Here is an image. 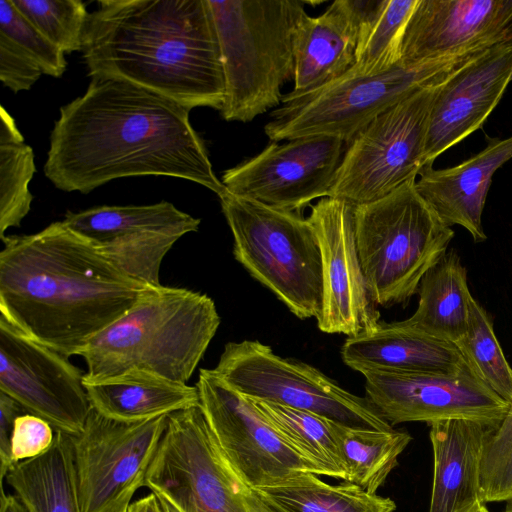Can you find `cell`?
Masks as SVG:
<instances>
[{
	"instance_id": "cell-10",
	"label": "cell",
	"mask_w": 512,
	"mask_h": 512,
	"mask_svg": "<svg viewBox=\"0 0 512 512\" xmlns=\"http://www.w3.org/2000/svg\"><path fill=\"white\" fill-rule=\"evenodd\" d=\"M214 371L250 399L312 412L348 427L393 428L366 397L343 389L311 365L276 355L257 340L227 343Z\"/></svg>"
},
{
	"instance_id": "cell-11",
	"label": "cell",
	"mask_w": 512,
	"mask_h": 512,
	"mask_svg": "<svg viewBox=\"0 0 512 512\" xmlns=\"http://www.w3.org/2000/svg\"><path fill=\"white\" fill-rule=\"evenodd\" d=\"M168 415L127 423L92 409L72 437L81 512H110L144 486Z\"/></svg>"
},
{
	"instance_id": "cell-38",
	"label": "cell",
	"mask_w": 512,
	"mask_h": 512,
	"mask_svg": "<svg viewBox=\"0 0 512 512\" xmlns=\"http://www.w3.org/2000/svg\"><path fill=\"white\" fill-rule=\"evenodd\" d=\"M28 413L16 400L0 391V479L16 465L12 457V434L16 419Z\"/></svg>"
},
{
	"instance_id": "cell-29",
	"label": "cell",
	"mask_w": 512,
	"mask_h": 512,
	"mask_svg": "<svg viewBox=\"0 0 512 512\" xmlns=\"http://www.w3.org/2000/svg\"><path fill=\"white\" fill-rule=\"evenodd\" d=\"M336 435L347 470L345 482L376 493L398 458L412 440L405 430H371L335 424Z\"/></svg>"
},
{
	"instance_id": "cell-41",
	"label": "cell",
	"mask_w": 512,
	"mask_h": 512,
	"mask_svg": "<svg viewBox=\"0 0 512 512\" xmlns=\"http://www.w3.org/2000/svg\"><path fill=\"white\" fill-rule=\"evenodd\" d=\"M157 495V494H156ZM162 506L163 512H180L173 504L162 496L157 495Z\"/></svg>"
},
{
	"instance_id": "cell-6",
	"label": "cell",
	"mask_w": 512,
	"mask_h": 512,
	"mask_svg": "<svg viewBox=\"0 0 512 512\" xmlns=\"http://www.w3.org/2000/svg\"><path fill=\"white\" fill-rule=\"evenodd\" d=\"M415 182L354 205L362 269L375 303L384 307L408 304L455 235L419 195Z\"/></svg>"
},
{
	"instance_id": "cell-25",
	"label": "cell",
	"mask_w": 512,
	"mask_h": 512,
	"mask_svg": "<svg viewBox=\"0 0 512 512\" xmlns=\"http://www.w3.org/2000/svg\"><path fill=\"white\" fill-rule=\"evenodd\" d=\"M417 293V309L399 321L403 326L451 343L465 335L472 294L467 270L454 249L426 272Z\"/></svg>"
},
{
	"instance_id": "cell-31",
	"label": "cell",
	"mask_w": 512,
	"mask_h": 512,
	"mask_svg": "<svg viewBox=\"0 0 512 512\" xmlns=\"http://www.w3.org/2000/svg\"><path fill=\"white\" fill-rule=\"evenodd\" d=\"M33 149L25 143L14 118L0 108V239L19 227L29 213L33 196L29 183L35 173Z\"/></svg>"
},
{
	"instance_id": "cell-24",
	"label": "cell",
	"mask_w": 512,
	"mask_h": 512,
	"mask_svg": "<svg viewBox=\"0 0 512 512\" xmlns=\"http://www.w3.org/2000/svg\"><path fill=\"white\" fill-rule=\"evenodd\" d=\"M92 408L113 420L135 423L200 405L195 386L130 370L104 379L83 378Z\"/></svg>"
},
{
	"instance_id": "cell-27",
	"label": "cell",
	"mask_w": 512,
	"mask_h": 512,
	"mask_svg": "<svg viewBox=\"0 0 512 512\" xmlns=\"http://www.w3.org/2000/svg\"><path fill=\"white\" fill-rule=\"evenodd\" d=\"M250 400L283 441L311 466L315 475L346 481L347 470L336 435V422L312 412Z\"/></svg>"
},
{
	"instance_id": "cell-35",
	"label": "cell",
	"mask_w": 512,
	"mask_h": 512,
	"mask_svg": "<svg viewBox=\"0 0 512 512\" xmlns=\"http://www.w3.org/2000/svg\"><path fill=\"white\" fill-rule=\"evenodd\" d=\"M0 34L31 57L43 74L60 77L65 72V53L42 35L16 9L12 0H0Z\"/></svg>"
},
{
	"instance_id": "cell-15",
	"label": "cell",
	"mask_w": 512,
	"mask_h": 512,
	"mask_svg": "<svg viewBox=\"0 0 512 512\" xmlns=\"http://www.w3.org/2000/svg\"><path fill=\"white\" fill-rule=\"evenodd\" d=\"M346 145L325 135L271 142L258 155L224 171L221 182L231 194L302 214L312 200L328 196Z\"/></svg>"
},
{
	"instance_id": "cell-44",
	"label": "cell",
	"mask_w": 512,
	"mask_h": 512,
	"mask_svg": "<svg viewBox=\"0 0 512 512\" xmlns=\"http://www.w3.org/2000/svg\"><path fill=\"white\" fill-rule=\"evenodd\" d=\"M506 505L503 512H512V498L505 501Z\"/></svg>"
},
{
	"instance_id": "cell-34",
	"label": "cell",
	"mask_w": 512,
	"mask_h": 512,
	"mask_svg": "<svg viewBox=\"0 0 512 512\" xmlns=\"http://www.w3.org/2000/svg\"><path fill=\"white\" fill-rule=\"evenodd\" d=\"M480 481L485 503L512 498V401L484 445Z\"/></svg>"
},
{
	"instance_id": "cell-39",
	"label": "cell",
	"mask_w": 512,
	"mask_h": 512,
	"mask_svg": "<svg viewBox=\"0 0 512 512\" xmlns=\"http://www.w3.org/2000/svg\"><path fill=\"white\" fill-rule=\"evenodd\" d=\"M128 512H163L158 496L151 492L135 502L130 503Z\"/></svg>"
},
{
	"instance_id": "cell-33",
	"label": "cell",
	"mask_w": 512,
	"mask_h": 512,
	"mask_svg": "<svg viewBox=\"0 0 512 512\" xmlns=\"http://www.w3.org/2000/svg\"><path fill=\"white\" fill-rule=\"evenodd\" d=\"M16 9L65 54L82 51L89 13L80 0H12Z\"/></svg>"
},
{
	"instance_id": "cell-4",
	"label": "cell",
	"mask_w": 512,
	"mask_h": 512,
	"mask_svg": "<svg viewBox=\"0 0 512 512\" xmlns=\"http://www.w3.org/2000/svg\"><path fill=\"white\" fill-rule=\"evenodd\" d=\"M219 325L208 295L164 285L149 288L81 352L84 377L98 380L142 370L187 384Z\"/></svg>"
},
{
	"instance_id": "cell-21",
	"label": "cell",
	"mask_w": 512,
	"mask_h": 512,
	"mask_svg": "<svg viewBox=\"0 0 512 512\" xmlns=\"http://www.w3.org/2000/svg\"><path fill=\"white\" fill-rule=\"evenodd\" d=\"M367 0H336L321 15L303 13L294 34V92L341 77L356 61Z\"/></svg>"
},
{
	"instance_id": "cell-20",
	"label": "cell",
	"mask_w": 512,
	"mask_h": 512,
	"mask_svg": "<svg viewBox=\"0 0 512 512\" xmlns=\"http://www.w3.org/2000/svg\"><path fill=\"white\" fill-rule=\"evenodd\" d=\"M512 159V136L494 139L462 163L434 169L423 167L415 187L419 195L449 227L461 226L474 243L486 241L482 215L495 172Z\"/></svg>"
},
{
	"instance_id": "cell-3",
	"label": "cell",
	"mask_w": 512,
	"mask_h": 512,
	"mask_svg": "<svg viewBox=\"0 0 512 512\" xmlns=\"http://www.w3.org/2000/svg\"><path fill=\"white\" fill-rule=\"evenodd\" d=\"M82 55L90 77L124 79L187 109L221 111L224 77L208 0H101Z\"/></svg>"
},
{
	"instance_id": "cell-23",
	"label": "cell",
	"mask_w": 512,
	"mask_h": 512,
	"mask_svg": "<svg viewBox=\"0 0 512 512\" xmlns=\"http://www.w3.org/2000/svg\"><path fill=\"white\" fill-rule=\"evenodd\" d=\"M433 481L429 512H470L483 500L480 470L484 445L497 427L468 419L432 423Z\"/></svg>"
},
{
	"instance_id": "cell-14",
	"label": "cell",
	"mask_w": 512,
	"mask_h": 512,
	"mask_svg": "<svg viewBox=\"0 0 512 512\" xmlns=\"http://www.w3.org/2000/svg\"><path fill=\"white\" fill-rule=\"evenodd\" d=\"M82 371L57 351L0 317V391L30 414L70 436L79 435L92 405Z\"/></svg>"
},
{
	"instance_id": "cell-22",
	"label": "cell",
	"mask_w": 512,
	"mask_h": 512,
	"mask_svg": "<svg viewBox=\"0 0 512 512\" xmlns=\"http://www.w3.org/2000/svg\"><path fill=\"white\" fill-rule=\"evenodd\" d=\"M341 357L348 367L361 374H454L470 368L454 343L403 326L399 321L381 322L374 330L348 337Z\"/></svg>"
},
{
	"instance_id": "cell-9",
	"label": "cell",
	"mask_w": 512,
	"mask_h": 512,
	"mask_svg": "<svg viewBox=\"0 0 512 512\" xmlns=\"http://www.w3.org/2000/svg\"><path fill=\"white\" fill-rule=\"evenodd\" d=\"M443 82L415 91L361 129L347 143L327 197L365 204L416 179L424 167L430 112Z\"/></svg>"
},
{
	"instance_id": "cell-37",
	"label": "cell",
	"mask_w": 512,
	"mask_h": 512,
	"mask_svg": "<svg viewBox=\"0 0 512 512\" xmlns=\"http://www.w3.org/2000/svg\"><path fill=\"white\" fill-rule=\"evenodd\" d=\"M43 74L40 66L0 34V81L14 93L29 90Z\"/></svg>"
},
{
	"instance_id": "cell-43",
	"label": "cell",
	"mask_w": 512,
	"mask_h": 512,
	"mask_svg": "<svg viewBox=\"0 0 512 512\" xmlns=\"http://www.w3.org/2000/svg\"><path fill=\"white\" fill-rule=\"evenodd\" d=\"M470 512H489L485 504H479L473 508Z\"/></svg>"
},
{
	"instance_id": "cell-28",
	"label": "cell",
	"mask_w": 512,
	"mask_h": 512,
	"mask_svg": "<svg viewBox=\"0 0 512 512\" xmlns=\"http://www.w3.org/2000/svg\"><path fill=\"white\" fill-rule=\"evenodd\" d=\"M279 512H394L389 497L349 482L332 485L303 473L276 485L256 489Z\"/></svg>"
},
{
	"instance_id": "cell-32",
	"label": "cell",
	"mask_w": 512,
	"mask_h": 512,
	"mask_svg": "<svg viewBox=\"0 0 512 512\" xmlns=\"http://www.w3.org/2000/svg\"><path fill=\"white\" fill-rule=\"evenodd\" d=\"M475 375L507 402L512 401V367L487 311L472 296L465 335L454 343Z\"/></svg>"
},
{
	"instance_id": "cell-19",
	"label": "cell",
	"mask_w": 512,
	"mask_h": 512,
	"mask_svg": "<svg viewBox=\"0 0 512 512\" xmlns=\"http://www.w3.org/2000/svg\"><path fill=\"white\" fill-rule=\"evenodd\" d=\"M512 81V41L455 71L440 86L429 117L424 167L479 129Z\"/></svg>"
},
{
	"instance_id": "cell-8",
	"label": "cell",
	"mask_w": 512,
	"mask_h": 512,
	"mask_svg": "<svg viewBox=\"0 0 512 512\" xmlns=\"http://www.w3.org/2000/svg\"><path fill=\"white\" fill-rule=\"evenodd\" d=\"M219 199L233 235L235 259L296 317L317 319L321 253L309 220L228 191Z\"/></svg>"
},
{
	"instance_id": "cell-13",
	"label": "cell",
	"mask_w": 512,
	"mask_h": 512,
	"mask_svg": "<svg viewBox=\"0 0 512 512\" xmlns=\"http://www.w3.org/2000/svg\"><path fill=\"white\" fill-rule=\"evenodd\" d=\"M195 387L213 435L249 486L261 489L303 473L314 474L252 401L228 385L214 369H200Z\"/></svg>"
},
{
	"instance_id": "cell-12",
	"label": "cell",
	"mask_w": 512,
	"mask_h": 512,
	"mask_svg": "<svg viewBox=\"0 0 512 512\" xmlns=\"http://www.w3.org/2000/svg\"><path fill=\"white\" fill-rule=\"evenodd\" d=\"M62 221L128 277L153 288L162 285L160 269L166 254L201 223L168 201L68 211Z\"/></svg>"
},
{
	"instance_id": "cell-18",
	"label": "cell",
	"mask_w": 512,
	"mask_h": 512,
	"mask_svg": "<svg viewBox=\"0 0 512 512\" xmlns=\"http://www.w3.org/2000/svg\"><path fill=\"white\" fill-rule=\"evenodd\" d=\"M512 41V0H418L401 63L476 53Z\"/></svg>"
},
{
	"instance_id": "cell-16",
	"label": "cell",
	"mask_w": 512,
	"mask_h": 512,
	"mask_svg": "<svg viewBox=\"0 0 512 512\" xmlns=\"http://www.w3.org/2000/svg\"><path fill=\"white\" fill-rule=\"evenodd\" d=\"M362 375L365 397L392 426L468 419L496 427L510 405L470 368L454 374L369 371Z\"/></svg>"
},
{
	"instance_id": "cell-1",
	"label": "cell",
	"mask_w": 512,
	"mask_h": 512,
	"mask_svg": "<svg viewBox=\"0 0 512 512\" xmlns=\"http://www.w3.org/2000/svg\"><path fill=\"white\" fill-rule=\"evenodd\" d=\"M189 112L124 79L93 76L83 95L60 108L44 174L65 192L86 194L118 178L168 176L220 197L226 188Z\"/></svg>"
},
{
	"instance_id": "cell-17",
	"label": "cell",
	"mask_w": 512,
	"mask_h": 512,
	"mask_svg": "<svg viewBox=\"0 0 512 512\" xmlns=\"http://www.w3.org/2000/svg\"><path fill=\"white\" fill-rule=\"evenodd\" d=\"M317 236L322 267L318 328L348 337L376 329L380 321L365 278L355 236L354 205L325 197L307 218Z\"/></svg>"
},
{
	"instance_id": "cell-30",
	"label": "cell",
	"mask_w": 512,
	"mask_h": 512,
	"mask_svg": "<svg viewBox=\"0 0 512 512\" xmlns=\"http://www.w3.org/2000/svg\"><path fill=\"white\" fill-rule=\"evenodd\" d=\"M418 0H371L361 24L356 61L351 71L380 74L401 63V45Z\"/></svg>"
},
{
	"instance_id": "cell-42",
	"label": "cell",
	"mask_w": 512,
	"mask_h": 512,
	"mask_svg": "<svg viewBox=\"0 0 512 512\" xmlns=\"http://www.w3.org/2000/svg\"><path fill=\"white\" fill-rule=\"evenodd\" d=\"M130 501H131V498H127L120 505H118L115 509H113L110 512H128Z\"/></svg>"
},
{
	"instance_id": "cell-40",
	"label": "cell",
	"mask_w": 512,
	"mask_h": 512,
	"mask_svg": "<svg viewBox=\"0 0 512 512\" xmlns=\"http://www.w3.org/2000/svg\"><path fill=\"white\" fill-rule=\"evenodd\" d=\"M0 512H30L24 502L16 494H5L1 486Z\"/></svg>"
},
{
	"instance_id": "cell-5",
	"label": "cell",
	"mask_w": 512,
	"mask_h": 512,
	"mask_svg": "<svg viewBox=\"0 0 512 512\" xmlns=\"http://www.w3.org/2000/svg\"><path fill=\"white\" fill-rule=\"evenodd\" d=\"M224 77L221 115L250 122L280 105L294 78V34L305 13L299 0H208Z\"/></svg>"
},
{
	"instance_id": "cell-36",
	"label": "cell",
	"mask_w": 512,
	"mask_h": 512,
	"mask_svg": "<svg viewBox=\"0 0 512 512\" xmlns=\"http://www.w3.org/2000/svg\"><path fill=\"white\" fill-rule=\"evenodd\" d=\"M55 429L46 420L26 413L19 416L12 434V457L14 463L36 458L53 445Z\"/></svg>"
},
{
	"instance_id": "cell-26",
	"label": "cell",
	"mask_w": 512,
	"mask_h": 512,
	"mask_svg": "<svg viewBox=\"0 0 512 512\" xmlns=\"http://www.w3.org/2000/svg\"><path fill=\"white\" fill-rule=\"evenodd\" d=\"M5 478L30 512H81L72 437L60 430L47 452L19 462Z\"/></svg>"
},
{
	"instance_id": "cell-7",
	"label": "cell",
	"mask_w": 512,
	"mask_h": 512,
	"mask_svg": "<svg viewBox=\"0 0 512 512\" xmlns=\"http://www.w3.org/2000/svg\"><path fill=\"white\" fill-rule=\"evenodd\" d=\"M486 51L400 63L374 75L349 70L316 89L284 94L264 131L271 142L325 135L347 144L382 112L423 87L445 81Z\"/></svg>"
},
{
	"instance_id": "cell-2",
	"label": "cell",
	"mask_w": 512,
	"mask_h": 512,
	"mask_svg": "<svg viewBox=\"0 0 512 512\" xmlns=\"http://www.w3.org/2000/svg\"><path fill=\"white\" fill-rule=\"evenodd\" d=\"M1 241L0 317L66 357L80 356L153 288L128 277L63 221Z\"/></svg>"
}]
</instances>
